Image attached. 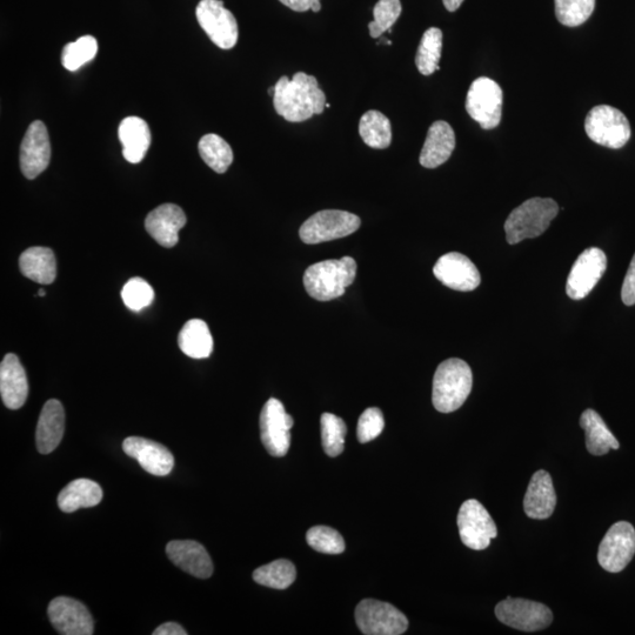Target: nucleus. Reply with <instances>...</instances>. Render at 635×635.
I'll list each match as a JSON object with an SVG mask.
<instances>
[{
  "label": "nucleus",
  "mask_w": 635,
  "mask_h": 635,
  "mask_svg": "<svg viewBox=\"0 0 635 635\" xmlns=\"http://www.w3.org/2000/svg\"><path fill=\"white\" fill-rule=\"evenodd\" d=\"M559 206L551 198H532L514 209L505 223L507 243L516 245L537 238L558 216Z\"/></svg>",
  "instance_id": "20e7f679"
},
{
  "label": "nucleus",
  "mask_w": 635,
  "mask_h": 635,
  "mask_svg": "<svg viewBox=\"0 0 635 635\" xmlns=\"http://www.w3.org/2000/svg\"><path fill=\"white\" fill-rule=\"evenodd\" d=\"M357 276V263L351 257L324 260L311 265L304 274L306 292L319 302H330L344 296Z\"/></svg>",
  "instance_id": "f03ea898"
},
{
  "label": "nucleus",
  "mask_w": 635,
  "mask_h": 635,
  "mask_svg": "<svg viewBox=\"0 0 635 635\" xmlns=\"http://www.w3.org/2000/svg\"><path fill=\"white\" fill-rule=\"evenodd\" d=\"M496 617L504 625L524 632L544 630L553 621L550 608L544 604L519 598H507L496 607Z\"/></svg>",
  "instance_id": "f8f14e48"
},
{
  "label": "nucleus",
  "mask_w": 635,
  "mask_h": 635,
  "mask_svg": "<svg viewBox=\"0 0 635 635\" xmlns=\"http://www.w3.org/2000/svg\"><path fill=\"white\" fill-rule=\"evenodd\" d=\"M20 272L23 276L38 284L49 285L57 277L55 253L48 247H31L19 258Z\"/></svg>",
  "instance_id": "a878e982"
},
{
  "label": "nucleus",
  "mask_w": 635,
  "mask_h": 635,
  "mask_svg": "<svg viewBox=\"0 0 635 635\" xmlns=\"http://www.w3.org/2000/svg\"><path fill=\"white\" fill-rule=\"evenodd\" d=\"M585 131L592 142L614 150L624 147L631 138V125L624 113L608 105L588 112Z\"/></svg>",
  "instance_id": "39448f33"
},
{
  "label": "nucleus",
  "mask_w": 635,
  "mask_h": 635,
  "mask_svg": "<svg viewBox=\"0 0 635 635\" xmlns=\"http://www.w3.org/2000/svg\"><path fill=\"white\" fill-rule=\"evenodd\" d=\"M279 2L296 12H307L310 10L319 12L322 10L320 0H279Z\"/></svg>",
  "instance_id": "79ce46f5"
},
{
  "label": "nucleus",
  "mask_w": 635,
  "mask_h": 635,
  "mask_svg": "<svg viewBox=\"0 0 635 635\" xmlns=\"http://www.w3.org/2000/svg\"><path fill=\"white\" fill-rule=\"evenodd\" d=\"M362 220L353 213L339 210H325L314 213L300 227L299 236L305 244L331 242L352 235L358 231Z\"/></svg>",
  "instance_id": "423d86ee"
},
{
  "label": "nucleus",
  "mask_w": 635,
  "mask_h": 635,
  "mask_svg": "<svg viewBox=\"0 0 635 635\" xmlns=\"http://www.w3.org/2000/svg\"><path fill=\"white\" fill-rule=\"evenodd\" d=\"M186 225L185 213L178 205L163 204L149 213L145 229L159 245L171 249L179 240V231Z\"/></svg>",
  "instance_id": "6ab92c4d"
},
{
  "label": "nucleus",
  "mask_w": 635,
  "mask_h": 635,
  "mask_svg": "<svg viewBox=\"0 0 635 635\" xmlns=\"http://www.w3.org/2000/svg\"><path fill=\"white\" fill-rule=\"evenodd\" d=\"M187 632L184 630V627L180 626L177 623H166L160 625L156 628V631L153 632V635H186Z\"/></svg>",
  "instance_id": "37998d69"
},
{
  "label": "nucleus",
  "mask_w": 635,
  "mask_h": 635,
  "mask_svg": "<svg viewBox=\"0 0 635 635\" xmlns=\"http://www.w3.org/2000/svg\"><path fill=\"white\" fill-rule=\"evenodd\" d=\"M635 554V530L627 521L614 524L601 541L598 561L605 571L619 573L631 563Z\"/></svg>",
  "instance_id": "ddd939ff"
},
{
  "label": "nucleus",
  "mask_w": 635,
  "mask_h": 635,
  "mask_svg": "<svg viewBox=\"0 0 635 635\" xmlns=\"http://www.w3.org/2000/svg\"><path fill=\"white\" fill-rule=\"evenodd\" d=\"M274 110L287 122L302 123L313 116L322 115L326 96L319 89L316 77L298 72L292 79L283 76L274 86Z\"/></svg>",
  "instance_id": "f257e3e1"
},
{
  "label": "nucleus",
  "mask_w": 635,
  "mask_h": 635,
  "mask_svg": "<svg viewBox=\"0 0 635 635\" xmlns=\"http://www.w3.org/2000/svg\"><path fill=\"white\" fill-rule=\"evenodd\" d=\"M49 618L57 632L63 635H92L95 621L80 601L59 597L49 605Z\"/></svg>",
  "instance_id": "dca6fc26"
},
{
  "label": "nucleus",
  "mask_w": 635,
  "mask_h": 635,
  "mask_svg": "<svg viewBox=\"0 0 635 635\" xmlns=\"http://www.w3.org/2000/svg\"><path fill=\"white\" fill-rule=\"evenodd\" d=\"M166 553L173 564L199 579L212 576L213 564L210 554L202 544L193 540H175L166 546Z\"/></svg>",
  "instance_id": "aec40b11"
},
{
  "label": "nucleus",
  "mask_w": 635,
  "mask_h": 635,
  "mask_svg": "<svg viewBox=\"0 0 635 635\" xmlns=\"http://www.w3.org/2000/svg\"><path fill=\"white\" fill-rule=\"evenodd\" d=\"M0 394L3 403L10 410L20 409L28 399V378L16 354L9 353L0 365Z\"/></svg>",
  "instance_id": "412c9836"
},
{
  "label": "nucleus",
  "mask_w": 635,
  "mask_h": 635,
  "mask_svg": "<svg viewBox=\"0 0 635 635\" xmlns=\"http://www.w3.org/2000/svg\"><path fill=\"white\" fill-rule=\"evenodd\" d=\"M306 541L314 551L324 554H340L345 551V541L338 531L329 526H314L307 532Z\"/></svg>",
  "instance_id": "e433bc0d"
},
{
  "label": "nucleus",
  "mask_w": 635,
  "mask_h": 635,
  "mask_svg": "<svg viewBox=\"0 0 635 635\" xmlns=\"http://www.w3.org/2000/svg\"><path fill=\"white\" fill-rule=\"evenodd\" d=\"M433 273L441 284L460 292L476 290L481 283L477 266L458 252H450L440 257L434 265Z\"/></svg>",
  "instance_id": "f3484780"
},
{
  "label": "nucleus",
  "mask_w": 635,
  "mask_h": 635,
  "mask_svg": "<svg viewBox=\"0 0 635 635\" xmlns=\"http://www.w3.org/2000/svg\"><path fill=\"white\" fill-rule=\"evenodd\" d=\"M102 499V487L95 481L76 479L59 493L58 505L63 512L72 513L79 510V508L97 506Z\"/></svg>",
  "instance_id": "cd10ccee"
},
{
  "label": "nucleus",
  "mask_w": 635,
  "mask_h": 635,
  "mask_svg": "<svg viewBox=\"0 0 635 635\" xmlns=\"http://www.w3.org/2000/svg\"><path fill=\"white\" fill-rule=\"evenodd\" d=\"M557 505L550 473L541 470L533 474L524 499V510L528 518L545 520L552 516Z\"/></svg>",
  "instance_id": "5701e85b"
},
{
  "label": "nucleus",
  "mask_w": 635,
  "mask_h": 635,
  "mask_svg": "<svg viewBox=\"0 0 635 635\" xmlns=\"http://www.w3.org/2000/svg\"><path fill=\"white\" fill-rule=\"evenodd\" d=\"M456 149V133L452 126L444 120L433 123L427 132L419 162L426 169H437L450 159Z\"/></svg>",
  "instance_id": "4be33fe9"
},
{
  "label": "nucleus",
  "mask_w": 635,
  "mask_h": 635,
  "mask_svg": "<svg viewBox=\"0 0 635 635\" xmlns=\"http://www.w3.org/2000/svg\"><path fill=\"white\" fill-rule=\"evenodd\" d=\"M118 137L123 145V156L131 164L143 162L151 145V131L144 119L127 117L120 123Z\"/></svg>",
  "instance_id": "393cba45"
},
{
  "label": "nucleus",
  "mask_w": 635,
  "mask_h": 635,
  "mask_svg": "<svg viewBox=\"0 0 635 635\" xmlns=\"http://www.w3.org/2000/svg\"><path fill=\"white\" fill-rule=\"evenodd\" d=\"M360 137L372 149L385 150L392 143V125L390 119L377 110L367 111L360 119Z\"/></svg>",
  "instance_id": "c756f323"
},
{
  "label": "nucleus",
  "mask_w": 635,
  "mask_h": 635,
  "mask_svg": "<svg viewBox=\"0 0 635 635\" xmlns=\"http://www.w3.org/2000/svg\"><path fill=\"white\" fill-rule=\"evenodd\" d=\"M179 349L187 357L205 359L213 352V338L209 326L203 320H189L178 336Z\"/></svg>",
  "instance_id": "c85d7f7f"
},
{
  "label": "nucleus",
  "mask_w": 635,
  "mask_h": 635,
  "mask_svg": "<svg viewBox=\"0 0 635 635\" xmlns=\"http://www.w3.org/2000/svg\"><path fill=\"white\" fill-rule=\"evenodd\" d=\"M607 269V258L603 250L590 247L580 254L574 263L566 284L567 296L573 300L584 299L599 283Z\"/></svg>",
  "instance_id": "4468645a"
},
{
  "label": "nucleus",
  "mask_w": 635,
  "mask_h": 635,
  "mask_svg": "<svg viewBox=\"0 0 635 635\" xmlns=\"http://www.w3.org/2000/svg\"><path fill=\"white\" fill-rule=\"evenodd\" d=\"M466 111L484 130L496 129L503 115V90L490 78L474 80L467 92Z\"/></svg>",
  "instance_id": "0eeeda50"
},
{
  "label": "nucleus",
  "mask_w": 635,
  "mask_h": 635,
  "mask_svg": "<svg viewBox=\"0 0 635 635\" xmlns=\"http://www.w3.org/2000/svg\"><path fill=\"white\" fill-rule=\"evenodd\" d=\"M621 299L627 306L635 305V254L630 267H628L623 289H621Z\"/></svg>",
  "instance_id": "a19ab883"
},
{
  "label": "nucleus",
  "mask_w": 635,
  "mask_h": 635,
  "mask_svg": "<svg viewBox=\"0 0 635 635\" xmlns=\"http://www.w3.org/2000/svg\"><path fill=\"white\" fill-rule=\"evenodd\" d=\"M359 630L366 635H400L409 628V620L398 608L384 601L366 599L356 608Z\"/></svg>",
  "instance_id": "6e6552de"
},
{
  "label": "nucleus",
  "mask_w": 635,
  "mask_h": 635,
  "mask_svg": "<svg viewBox=\"0 0 635 635\" xmlns=\"http://www.w3.org/2000/svg\"><path fill=\"white\" fill-rule=\"evenodd\" d=\"M323 446L327 456L332 458L340 456L345 447L346 424L342 418L332 413H324L322 419Z\"/></svg>",
  "instance_id": "c9c22d12"
},
{
  "label": "nucleus",
  "mask_w": 635,
  "mask_h": 635,
  "mask_svg": "<svg viewBox=\"0 0 635 635\" xmlns=\"http://www.w3.org/2000/svg\"><path fill=\"white\" fill-rule=\"evenodd\" d=\"M443 2L447 11L454 12L460 8L464 0H443Z\"/></svg>",
  "instance_id": "c03bdc74"
},
{
  "label": "nucleus",
  "mask_w": 635,
  "mask_h": 635,
  "mask_svg": "<svg viewBox=\"0 0 635 635\" xmlns=\"http://www.w3.org/2000/svg\"><path fill=\"white\" fill-rule=\"evenodd\" d=\"M51 160V143L48 129L43 122L36 120L26 131L20 146V169L23 175L32 180L48 169Z\"/></svg>",
  "instance_id": "2eb2a0df"
},
{
  "label": "nucleus",
  "mask_w": 635,
  "mask_h": 635,
  "mask_svg": "<svg viewBox=\"0 0 635 635\" xmlns=\"http://www.w3.org/2000/svg\"><path fill=\"white\" fill-rule=\"evenodd\" d=\"M556 16L568 28L583 25L592 16L596 0H554Z\"/></svg>",
  "instance_id": "f704fd0d"
},
{
  "label": "nucleus",
  "mask_w": 635,
  "mask_h": 635,
  "mask_svg": "<svg viewBox=\"0 0 635 635\" xmlns=\"http://www.w3.org/2000/svg\"><path fill=\"white\" fill-rule=\"evenodd\" d=\"M199 155L207 166L217 173H225L233 163V151L226 140L217 135H206L200 139Z\"/></svg>",
  "instance_id": "7c9ffc66"
},
{
  "label": "nucleus",
  "mask_w": 635,
  "mask_h": 635,
  "mask_svg": "<svg viewBox=\"0 0 635 635\" xmlns=\"http://www.w3.org/2000/svg\"><path fill=\"white\" fill-rule=\"evenodd\" d=\"M122 298L127 309L139 312L149 307L155 300V291L142 278H132L125 284Z\"/></svg>",
  "instance_id": "58836bf2"
},
{
  "label": "nucleus",
  "mask_w": 635,
  "mask_h": 635,
  "mask_svg": "<svg viewBox=\"0 0 635 635\" xmlns=\"http://www.w3.org/2000/svg\"><path fill=\"white\" fill-rule=\"evenodd\" d=\"M296 578V567L291 561L284 559L273 561L253 572V579L257 584L274 588V590H286Z\"/></svg>",
  "instance_id": "473e14b6"
},
{
  "label": "nucleus",
  "mask_w": 635,
  "mask_h": 635,
  "mask_svg": "<svg viewBox=\"0 0 635 635\" xmlns=\"http://www.w3.org/2000/svg\"><path fill=\"white\" fill-rule=\"evenodd\" d=\"M196 16L200 28L223 50L235 48L238 37V23L233 13L225 9L222 0H202L197 6Z\"/></svg>",
  "instance_id": "1a4fd4ad"
},
{
  "label": "nucleus",
  "mask_w": 635,
  "mask_h": 635,
  "mask_svg": "<svg viewBox=\"0 0 635 635\" xmlns=\"http://www.w3.org/2000/svg\"><path fill=\"white\" fill-rule=\"evenodd\" d=\"M98 53V42L95 37L84 36L76 42L65 45L62 63L66 70L75 72L95 59Z\"/></svg>",
  "instance_id": "72a5a7b5"
},
{
  "label": "nucleus",
  "mask_w": 635,
  "mask_h": 635,
  "mask_svg": "<svg viewBox=\"0 0 635 635\" xmlns=\"http://www.w3.org/2000/svg\"><path fill=\"white\" fill-rule=\"evenodd\" d=\"M441 50H443V32L438 28L427 30L420 40L416 56V65L421 75L431 76L440 69Z\"/></svg>",
  "instance_id": "2f4dec72"
},
{
  "label": "nucleus",
  "mask_w": 635,
  "mask_h": 635,
  "mask_svg": "<svg viewBox=\"0 0 635 635\" xmlns=\"http://www.w3.org/2000/svg\"><path fill=\"white\" fill-rule=\"evenodd\" d=\"M385 420L383 412L377 407H371L360 416L357 427V437L360 443L366 444L380 436L384 431Z\"/></svg>",
  "instance_id": "ea45409f"
},
{
  "label": "nucleus",
  "mask_w": 635,
  "mask_h": 635,
  "mask_svg": "<svg viewBox=\"0 0 635 635\" xmlns=\"http://www.w3.org/2000/svg\"><path fill=\"white\" fill-rule=\"evenodd\" d=\"M293 424V418L286 413L282 401L276 398L266 401L260 414V436L271 456L280 458L289 452Z\"/></svg>",
  "instance_id": "9d476101"
},
{
  "label": "nucleus",
  "mask_w": 635,
  "mask_h": 635,
  "mask_svg": "<svg viewBox=\"0 0 635 635\" xmlns=\"http://www.w3.org/2000/svg\"><path fill=\"white\" fill-rule=\"evenodd\" d=\"M401 11L403 6L400 0H379L373 9L374 20L369 24L371 37L379 38L386 31H390L399 19Z\"/></svg>",
  "instance_id": "4c0bfd02"
},
{
  "label": "nucleus",
  "mask_w": 635,
  "mask_h": 635,
  "mask_svg": "<svg viewBox=\"0 0 635 635\" xmlns=\"http://www.w3.org/2000/svg\"><path fill=\"white\" fill-rule=\"evenodd\" d=\"M65 431V411L62 403L51 399L40 413L36 443L39 453L49 454L55 451L62 441Z\"/></svg>",
  "instance_id": "b1692460"
},
{
  "label": "nucleus",
  "mask_w": 635,
  "mask_h": 635,
  "mask_svg": "<svg viewBox=\"0 0 635 635\" xmlns=\"http://www.w3.org/2000/svg\"><path fill=\"white\" fill-rule=\"evenodd\" d=\"M580 426L586 432V447L592 456H605L611 450L619 449V441L596 411L586 410L581 414Z\"/></svg>",
  "instance_id": "bb28decb"
},
{
  "label": "nucleus",
  "mask_w": 635,
  "mask_h": 635,
  "mask_svg": "<svg viewBox=\"0 0 635 635\" xmlns=\"http://www.w3.org/2000/svg\"><path fill=\"white\" fill-rule=\"evenodd\" d=\"M123 450L127 456L136 459L146 472L157 477L170 474L175 466V458L162 444L140 437L126 438Z\"/></svg>",
  "instance_id": "a211bd4d"
},
{
  "label": "nucleus",
  "mask_w": 635,
  "mask_h": 635,
  "mask_svg": "<svg viewBox=\"0 0 635 635\" xmlns=\"http://www.w3.org/2000/svg\"><path fill=\"white\" fill-rule=\"evenodd\" d=\"M38 296H39V297H45V296H46V292H45V290H43V289H42V290H39V291H38Z\"/></svg>",
  "instance_id": "a18cd8bd"
},
{
  "label": "nucleus",
  "mask_w": 635,
  "mask_h": 635,
  "mask_svg": "<svg viewBox=\"0 0 635 635\" xmlns=\"http://www.w3.org/2000/svg\"><path fill=\"white\" fill-rule=\"evenodd\" d=\"M461 541L471 550L483 551L498 536L496 523L478 500H466L458 514Z\"/></svg>",
  "instance_id": "9b49d317"
},
{
  "label": "nucleus",
  "mask_w": 635,
  "mask_h": 635,
  "mask_svg": "<svg viewBox=\"0 0 635 635\" xmlns=\"http://www.w3.org/2000/svg\"><path fill=\"white\" fill-rule=\"evenodd\" d=\"M472 370L464 360L452 358L438 366L433 379L432 401L436 410L451 413L460 409L472 391Z\"/></svg>",
  "instance_id": "7ed1b4c3"
}]
</instances>
